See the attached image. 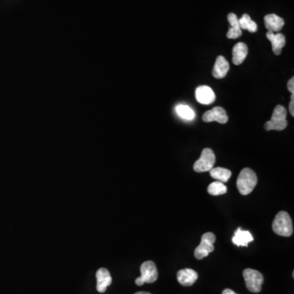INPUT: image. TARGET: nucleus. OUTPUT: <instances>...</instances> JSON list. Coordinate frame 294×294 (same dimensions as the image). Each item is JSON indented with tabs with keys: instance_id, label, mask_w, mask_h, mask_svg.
<instances>
[{
	"instance_id": "nucleus-1",
	"label": "nucleus",
	"mask_w": 294,
	"mask_h": 294,
	"mask_svg": "<svg viewBox=\"0 0 294 294\" xmlns=\"http://www.w3.org/2000/svg\"><path fill=\"white\" fill-rule=\"evenodd\" d=\"M257 177L254 171L245 168L239 172L237 178V188L243 196H248L257 186Z\"/></svg>"
},
{
	"instance_id": "nucleus-8",
	"label": "nucleus",
	"mask_w": 294,
	"mask_h": 294,
	"mask_svg": "<svg viewBox=\"0 0 294 294\" xmlns=\"http://www.w3.org/2000/svg\"><path fill=\"white\" fill-rule=\"evenodd\" d=\"M202 119L206 123L217 121L221 124H226L229 120L225 109L220 106H216L207 112H205L203 115Z\"/></svg>"
},
{
	"instance_id": "nucleus-12",
	"label": "nucleus",
	"mask_w": 294,
	"mask_h": 294,
	"mask_svg": "<svg viewBox=\"0 0 294 294\" xmlns=\"http://www.w3.org/2000/svg\"><path fill=\"white\" fill-rule=\"evenodd\" d=\"M230 70V65L228 63L227 61L225 60V58L222 56H219L217 58L216 62L214 65V69L212 72V74L214 78H225L228 72Z\"/></svg>"
},
{
	"instance_id": "nucleus-6",
	"label": "nucleus",
	"mask_w": 294,
	"mask_h": 294,
	"mask_svg": "<svg viewBox=\"0 0 294 294\" xmlns=\"http://www.w3.org/2000/svg\"><path fill=\"white\" fill-rule=\"evenodd\" d=\"M216 241V236L214 233L207 232L203 234L200 245L195 250V257L196 259L202 260L208 257L209 253L214 251V244Z\"/></svg>"
},
{
	"instance_id": "nucleus-5",
	"label": "nucleus",
	"mask_w": 294,
	"mask_h": 294,
	"mask_svg": "<svg viewBox=\"0 0 294 294\" xmlns=\"http://www.w3.org/2000/svg\"><path fill=\"white\" fill-rule=\"evenodd\" d=\"M246 287L248 291L258 294L262 291V286L264 283V277L260 271L247 268L243 272Z\"/></svg>"
},
{
	"instance_id": "nucleus-13",
	"label": "nucleus",
	"mask_w": 294,
	"mask_h": 294,
	"mask_svg": "<svg viewBox=\"0 0 294 294\" xmlns=\"http://www.w3.org/2000/svg\"><path fill=\"white\" fill-rule=\"evenodd\" d=\"M267 38L272 44V50L276 55H281L282 49L285 46V35L281 33L274 34L272 31H268L267 33Z\"/></svg>"
},
{
	"instance_id": "nucleus-10",
	"label": "nucleus",
	"mask_w": 294,
	"mask_h": 294,
	"mask_svg": "<svg viewBox=\"0 0 294 294\" xmlns=\"http://www.w3.org/2000/svg\"><path fill=\"white\" fill-rule=\"evenodd\" d=\"M97 290L99 293H105L112 283V277L110 271L106 268H100L96 274Z\"/></svg>"
},
{
	"instance_id": "nucleus-11",
	"label": "nucleus",
	"mask_w": 294,
	"mask_h": 294,
	"mask_svg": "<svg viewBox=\"0 0 294 294\" xmlns=\"http://www.w3.org/2000/svg\"><path fill=\"white\" fill-rule=\"evenodd\" d=\"M177 278L180 285L185 287H190L197 281L198 273L194 270L186 268V269L180 270L177 272Z\"/></svg>"
},
{
	"instance_id": "nucleus-16",
	"label": "nucleus",
	"mask_w": 294,
	"mask_h": 294,
	"mask_svg": "<svg viewBox=\"0 0 294 294\" xmlns=\"http://www.w3.org/2000/svg\"><path fill=\"white\" fill-rule=\"evenodd\" d=\"M253 241V237L248 230H242L241 228H238L232 238L233 244L237 246L247 247L250 242Z\"/></svg>"
},
{
	"instance_id": "nucleus-17",
	"label": "nucleus",
	"mask_w": 294,
	"mask_h": 294,
	"mask_svg": "<svg viewBox=\"0 0 294 294\" xmlns=\"http://www.w3.org/2000/svg\"><path fill=\"white\" fill-rule=\"evenodd\" d=\"M227 20L230 25V28L228 30V39H235L242 35V30L239 27V19L234 13H229L227 16Z\"/></svg>"
},
{
	"instance_id": "nucleus-18",
	"label": "nucleus",
	"mask_w": 294,
	"mask_h": 294,
	"mask_svg": "<svg viewBox=\"0 0 294 294\" xmlns=\"http://www.w3.org/2000/svg\"><path fill=\"white\" fill-rule=\"evenodd\" d=\"M209 172H210V176L214 179L218 180L223 183L227 182L231 177V172L227 168H220V167L213 168Z\"/></svg>"
},
{
	"instance_id": "nucleus-14",
	"label": "nucleus",
	"mask_w": 294,
	"mask_h": 294,
	"mask_svg": "<svg viewBox=\"0 0 294 294\" xmlns=\"http://www.w3.org/2000/svg\"><path fill=\"white\" fill-rule=\"evenodd\" d=\"M265 25L268 31L279 32L282 30L285 25L284 19L277 16L276 14H268L264 17Z\"/></svg>"
},
{
	"instance_id": "nucleus-19",
	"label": "nucleus",
	"mask_w": 294,
	"mask_h": 294,
	"mask_svg": "<svg viewBox=\"0 0 294 294\" xmlns=\"http://www.w3.org/2000/svg\"><path fill=\"white\" fill-rule=\"evenodd\" d=\"M239 27L243 30H247L250 33H255L257 30V25L255 21L251 19L248 14H244L241 18L239 19Z\"/></svg>"
},
{
	"instance_id": "nucleus-24",
	"label": "nucleus",
	"mask_w": 294,
	"mask_h": 294,
	"mask_svg": "<svg viewBox=\"0 0 294 294\" xmlns=\"http://www.w3.org/2000/svg\"><path fill=\"white\" fill-rule=\"evenodd\" d=\"M222 294H238L236 293H234L233 290H230V289H226V290H223Z\"/></svg>"
},
{
	"instance_id": "nucleus-7",
	"label": "nucleus",
	"mask_w": 294,
	"mask_h": 294,
	"mask_svg": "<svg viewBox=\"0 0 294 294\" xmlns=\"http://www.w3.org/2000/svg\"><path fill=\"white\" fill-rule=\"evenodd\" d=\"M216 162L215 154L210 148L203 149L200 159L194 164V170L196 172H205L211 170Z\"/></svg>"
},
{
	"instance_id": "nucleus-20",
	"label": "nucleus",
	"mask_w": 294,
	"mask_h": 294,
	"mask_svg": "<svg viewBox=\"0 0 294 294\" xmlns=\"http://www.w3.org/2000/svg\"><path fill=\"white\" fill-rule=\"evenodd\" d=\"M208 192L209 195L214 196H221L227 192V187L225 186L223 182H212L208 187Z\"/></svg>"
},
{
	"instance_id": "nucleus-3",
	"label": "nucleus",
	"mask_w": 294,
	"mask_h": 294,
	"mask_svg": "<svg viewBox=\"0 0 294 294\" xmlns=\"http://www.w3.org/2000/svg\"><path fill=\"white\" fill-rule=\"evenodd\" d=\"M287 110L281 105L276 106L274 110L273 114L271 116L270 121H267L265 124L264 128L267 131L276 130V131H282L285 130L288 126Z\"/></svg>"
},
{
	"instance_id": "nucleus-2",
	"label": "nucleus",
	"mask_w": 294,
	"mask_h": 294,
	"mask_svg": "<svg viewBox=\"0 0 294 294\" xmlns=\"http://www.w3.org/2000/svg\"><path fill=\"white\" fill-rule=\"evenodd\" d=\"M272 229L280 236H291L294 233V226L290 214L287 212H279L272 223Z\"/></svg>"
},
{
	"instance_id": "nucleus-21",
	"label": "nucleus",
	"mask_w": 294,
	"mask_h": 294,
	"mask_svg": "<svg viewBox=\"0 0 294 294\" xmlns=\"http://www.w3.org/2000/svg\"><path fill=\"white\" fill-rule=\"evenodd\" d=\"M176 111L180 117L184 120H192L195 118V112L193 110L186 105H178L176 106Z\"/></svg>"
},
{
	"instance_id": "nucleus-15",
	"label": "nucleus",
	"mask_w": 294,
	"mask_h": 294,
	"mask_svg": "<svg viewBox=\"0 0 294 294\" xmlns=\"http://www.w3.org/2000/svg\"><path fill=\"white\" fill-rule=\"evenodd\" d=\"M248 46L244 43H238L232 49V62L234 65L239 66L245 60L248 55Z\"/></svg>"
},
{
	"instance_id": "nucleus-25",
	"label": "nucleus",
	"mask_w": 294,
	"mask_h": 294,
	"mask_svg": "<svg viewBox=\"0 0 294 294\" xmlns=\"http://www.w3.org/2000/svg\"><path fill=\"white\" fill-rule=\"evenodd\" d=\"M135 294H149V293H147V292H138V293H136Z\"/></svg>"
},
{
	"instance_id": "nucleus-9",
	"label": "nucleus",
	"mask_w": 294,
	"mask_h": 294,
	"mask_svg": "<svg viewBox=\"0 0 294 294\" xmlns=\"http://www.w3.org/2000/svg\"><path fill=\"white\" fill-rule=\"evenodd\" d=\"M196 97L198 102L203 105L213 103L216 99V96L213 89L206 85L200 86L196 88Z\"/></svg>"
},
{
	"instance_id": "nucleus-23",
	"label": "nucleus",
	"mask_w": 294,
	"mask_h": 294,
	"mask_svg": "<svg viewBox=\"0 0 294 294\" xmlns=\"http://www.w3.org/2000/svg\"><path fill=\"white\" fill-rule=\"evenodd\" d=\"M290 111L292 116H294V94L291 95V101L290 103Z\"/></svg>"
},
{
	"instance_id": "nucleus-22",
	"label": "nucleus",
	"mask_w": 294,
	"mask_h": 294,
	"mask_svg": "<svg viewBox=\"0 0 294 294\" xmlns=\"http://www.w3.org/2000/svg\"><path fill=\"white\" fill-rule=\"evenodd\" d=\"M288 89L290 91L292 94H294V78L292 77V78H290L289 82H288L287 84Z\"/></svg>"
},
{
	"instance_id": "nucleus-4",
	"label": "nucleus",
	"mask_w": 294,
	"mask_h": 294,
	"mask_svg": "<svg viewBox=\"0 0 294 294\" xmlns=\"http://www.w3.org/2000/svg\"><path fill=\"white\" fill-rule=\"evenodd\" d=\"M141 276L136 279V285L138 286H142L145 283L147 284H152L155 282L158 279V270H157L156 265L152 261H147L143 262L141 266Z\"/></svg>"
}]
</instances>
